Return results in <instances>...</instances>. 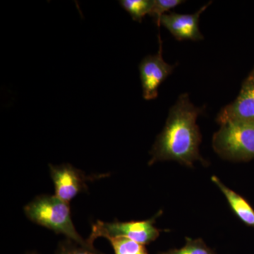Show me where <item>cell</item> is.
<instances>
[{
  "instance_id": "1",
  "label": "cell",
  "mask_w": 254,
  "mask_h": 254,
  "mask_svg": "<svg viewBox=\"0 0 254 254\" xmlns=\"http://www.w3.org/2000/svg\"><path fill=\"white\" fill-rule=\"evenodd\" d=\"M203 109L195 107L188 93H182L169 111L166 123L150 151L149 165L159 161L174 160L193 166L203 160L199 154L201 141L196 121Z\"/></svg>"
},
{
  "instance_id": "2",
  "label": "cell",
  "mask_w": 254,
  "mask_h": 254,
  "mask_svg": "<svg viewBox=\"0 0 254 254\" xmlns=\"http://www.w3.org/2000/svg\"><path fill=\"white\" fill-rule=\"evenodd\" d=\"M27 218L37 225L63 234L68 240L90 250H95L88 241L83 240L76 231L71 219L69 203L56 195H42L36 197L24 208Z\"/></svg>"
},
{
  "instance_id": "3",
  "label": "cell",
  "mask_w": 254,
  "mask_h": 254,
  "mask_svg": "<svg viewBox=\"0 0 254 254\" xmlns=\"http://www.w3.org/2000/svg\"><path fill=\"white\" fill-rule=\"evenodd\" d=\"M213 137V148L221 158L231 161L254 159V125L227 122Z\"/></svg>"
},
{
  "instance_id": "4",
  "label": "cell",
  "mask_w": 254,
  "mask_h": 254,
  "mask_svg": "<svg viewBox=\"0 0 254 254\" xmlns=\"http://www.w3.org/2000/svg\"><path fill=\"white\" fill-rule=\"evenodd\" d=\"M161 213H159L154 218L143 221L105 222L98 220L92 226L89 238L87 240L90 245L93 247V242L98 237H126L145 245L154 242L159 237L160 230L155 227V218Z\"/></svg>"
},
{
  "instance_id": "5",
  "label": "cell",
  "mask_w": 254,
  "mask_h": 254,
  "mask_svg": "<svg viewBox=\"0 0 254 254\" xmlns=\"http://www.w3.org/2000/svg\"><path fill=\"white\" fill-rule=\"evenodd\" d=\"M158 38L160 47L158 53L145 57L139 64L143 97L146 100L157 98L159 87L173 72L175 68V66L164 60L163 43L160 36Z\"/></svg>"
},
{
  "instance_id": "6",
  "label": "cell",
  "mask_w": 254,
  "mask_h": 254,
  "mask_svg": "<svg viewBox=\"0 0 254 254\" xmlns=\"http://www.w3.org/2000/svg\"><path fill=\"white\" fill-rule=\"evenodd\" d=\"M49 166L50 176L55 185V195L67 203L78 193L86 190V182L93 179V177L86 176L70 164H50Z\"/></svg>"
},
{
  "instance_id": "7",
  "label": "cell",
  "mask_w": 254,
  "mask_h": 254,
  "mask_svg": "<svg viewBox=\"0 0 254 254\" xmlns=\"http://www.w3.org/2000/svg\"><path fill=\"white\" fill-rule=\"evenodd\" d=\"M232 121L254 125V78L252 76L246 78L236 99L225 106L217 118L220 125Z\"/></svg>"
},
{
  "instance_id": "8",
  "label": "cell",
  "mask_w": 254,
  "mask_h": 254,
  "mask_svg": "<svg viewBox=\"0 0 254 254\" xmlns=\"http://www.w3.org/2000/svg\"><path fill=\"white\" fill-rule=\"evenodd\" d=\"M211 2L202 6L197 12L192 14L170 13L163 15L159 21L158 27L162 25L178 41H198L203 39L199 29L200 16Z\"/></svg>"
},
{
  "instance_id": "9",
  "label": "cell",
  "mask_w": 254,
  "mask_h": 254,
  "mask_svg": "<svg viewBox=\"0 0 254 254\" xmlns=\"http://www.w3.org/2000/svg\"><path fill=\"white\" fill-rule=\"evenodd\" d=\"M211 180L225 195L235 215L246 225L254 227V210L250 203L242 195L225 186L218 177L213 176Z\"/></svg>"
},
{
  "instance_id": "10",
  "label": "cell",
  "mask_w": 254,
  "mask_h": 254,
  "mask_svg": "<svg viewBox=\"0 0 254 254\" xmlns=\"http://www.w3.org/2000/svg\"><path fill=\"white\" fill-rule=\"evenodd\" d=\"M119 2L133 20L141 23L145 15H149L154 0H122Z\"/></svg>"
},
{
  "instance_id": "11",
  "label": "cell",
  "mask_w": 254,
  "mask_h": 254,
  "mask_svg": "<svg viewBox=\"0 0 254 254\" xmlns=\"http://www.w3.org/2000/svg\"><path fill=\"white\" fill-rule=\"evenodd\" d=\"M108 240L115 254H148L144 245L126 237H110Z\"/></svg>"
},
{
  "instance_id": "12",
  "label": "cell",
  "mask_w": 254,
  "mask_h": 254,
  "mask_svg": "<svg viewBox=\"0 0 254 254\" xmlns=\"http://www.w3.org/2000/svg\"><path fill=\"white\" fill-rule=\"evenodd\" d=\"M186 240V245L182 248L169 250L158 254H215L213 251L207 247L201 239L192 240L187 237Z\"/></svg>"
},
{
  "instance_id": "13",
  "label": "cell",
  "mask_w": 254,
  "mask_h": 254,
  "mask_svg": "<svg viewBox=\"0 0 254 254\" xmlns=\"http://www.w3.org/2000/svg\"><path fill=\"white\" fill-rule=\"evenodd\" d=\"M185 2V1L183 0H154L149 16L154 18L157 26H158L160 18L163 15L166 14V12Z\"/></svg>"
},
{
  "instance_id": "14",
  "label": "cell",
  "mask_w": 254,
  "mask_h": 254,
  "mask_svg": "<svg viewBox=\"0 0 254 254\" xmlns=\"http://www.w3.org/2000/svg\"><path fill=\"white\" fill-rule=\"evenodd\" d=\"M55 254H100L96 250H90L71 240L61 242Z\"/></svg>"
},
{
  "instance_id": "15",
  "label": "cell",
  "mask_w": 254,
  "mask_h": 254,
  "mask_svg": "<svg viewBox=\"0 0 254 254\" xmlns=\"http://www.w3.org/2000/svg\"><path fill=\"white\" fill-rule=\"evenodd\" d=\"M250 76H252V77L254 78V68L253 71H252V73H250Z\"/></svg>"
},
{
  "instance_id": "16",
  "label": "cell",
  "mask_w": 254,
  "mask_h": 254,
  "mask_svg": "<svg viewBox=\"0 0 254 254\" xmlns=\"http://www.w3.org/2000/svg\"><path fill=\"white\" fill-rule=\"evenodd\" d=\"M37 254L36 253H31V254Z\"/></svg>"
}]
</instances>
